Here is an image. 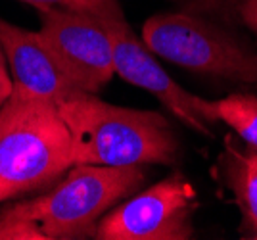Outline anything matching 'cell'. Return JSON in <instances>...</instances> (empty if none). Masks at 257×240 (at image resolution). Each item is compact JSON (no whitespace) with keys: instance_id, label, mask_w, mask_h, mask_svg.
I'll return each mask as SVG.
<instances>
[{"instance_id":"cell-1","label":"cell","mask_w":257,"mask_h":240,"mask_svg":"<svg viewBox=\"0 0 257 240\" xmlns=\"http://www.w3.org/2000/svg\"><path fill=\"white\" fill-rule=\"evenodd\" d=\"M73 139V165H173L179 141L158 111L121 108L81 94L56 106Z\"/></svg>"},{"instance_id":"cell-2","label":"cell","mask_w":257,"mask_h":240,"mask_svg":"<svg viewBox=\"0 0 257 240\" xmlns=\"http://www.w3.org/2000/svg\"><path fill=\"white\" fill-rule=\"evenodd\" d=\"M73 167V139L50 102L12 98L0 109V204L52 188Z\"/></svg>"},{"instance_id":"cell-3","label":"cell","mask_w":257,"mask_h":240,"mask_svg":"<svg viewBox=\"0 0 257 240\" xmlns=\"http://www.w3.org/2000/svg\"><path fill=\"white\" fill-rule=\"evenodd\" d=\"M146 181V165H73L56 185L12 206L33 219L46 240L94 238L98 221Z\"/></svg>"},{"instance_id":"cell-4","label":"cell","mask_w":257,"mask_h":240,"mask_svg":"<svg viewBox=\"0 0 257 240\" xmlns=\"http://www.w3.org/2000/svg\"><path fill=\"white\" fill-rule=\"evenodd\" d=\"M156 56L204 75L257 83V54L234 35L192 12L156 14L142 27Z\"/></svg>"},{"instance_id":"cell-5","label":"cell","mask_w":257,"mask_h":240,"mask_svg":"<svg viewBox=\"0 0 257 240\" xmlns=\"http://www.w3.org/2000/svg\"><path fill=\"white\" fill-rule=\"evenodd\" d=\"M196 209L194 186L181 173L169 175L127 202L111 207L98 221V240L192 238Z\"/></svg>"},{"instance_id":"cell-6","label":"cell","mask_w":257,"mask_h":240,"mask_svg":"<svg viewBox=\"0 0 257 240\" xmlns=\"http://www.w3.org/2000/svg\"><path fill=\"white\" fill-rule=\"evenodd\" d=\"M113 44V66L115 73L127 83L152 92L165 108L177 115L182 123L202 135H211L207 125L217 123L209 100L192 94L179 87L171 75L158 64L156 54L133 33L121 6L115 4L102 14H94Z\"/></svg>"},{"instance_id":"cell-7","label":"cell","mask_w":257,"mask_h":240,"mask_svg":"<svg viewBox=\"0 0 257 240\" xmlns=\"http://www.w3.org/2000/svg\"><path fill=\"white\" fill-rule=\"evenodd\" d=\"M39 33L50 46L65 73L83 92L96 94L115 73L113 44L94 14L58 6H35Z\"/></svg>"},{"instance_id":"cell-8","label":"cell","mask_w":257,"mask_h":240,"mask_svg":"<svg viewBox=\"0 0 257 240\" xmlns=\"http://www.w3.org/2000/svg\"><path fill=\"white\" fill-rule=\"evenodd\" d=\"M0 44L14 81V94L54 106L85 94L65 73L41 33L0 18Z\"/></svg>"},{"instance_id":"cell-9","label":"cell","mask_w":257,"mask_h":240,"mask_svg":"<svg viewBox=\"0 0 257 240\" xmlns=\"http://www.w3.org/2000/svg\"><path fill=\"white\" fill-rule=\"evenodd\" d=\"M225 175L228 185L232 188L236 202L242 209L246 225L257 236V152L251 150L242 154L232 146L226 148Z\"/></svg>"},{"instance_id":"cell-10","label":"cell","mask_w":257,"mask_h":240,"mask_svg":"<svg viewBox=\"0 0 257 240\" xmlns=\"http://www.w3.org/2000/svg\"><path fill=\"white\" fill-rule=\"evenodd\" d=\"M209 104L215 119L226 123L257 152V96L230 94L221 100H209Z\"/></svg>"},{"instance_id":"cell-11","label":"cell","mask_w":257,"mask_h":240,"mask_svg":"<svg viewBox=\"0 0 257 240\" xmlns=\"http://www.w3.org/2000/svg\"><path fill=\"white\" fill-rule=\"evenodd\" d=\"M22 2H27L31 6H58L86 14H102L117 4V0H22Z\"/></svg>"},{"instance_id":"cell-12","label":"cell","mask_w":257,"mask_h":240,"mask_svg":"<svg viewBox=\"0 0 257 240\" xmlns=\"http://www.w3.org/2000/svg\"><path fill=\"white\" fill-rule=\"evenodd\" d=\"M12 94H14V81H12L4 48L0 44V109L4 108V104L12 98Z\"/></svg>"},{"instance_id":"cell-13","label":"cell","mask_w":257,"mask_h":240,"mask_svg":"<svg viewBox=\"0 0 257 240\" xmlns=\"http://www.w3.org/2000/svg\"><path fill=\"white\" fill-rule=\"evenodd\" d=\"M240 18L251 31L257 33V0H242L240 4Z\"/></svg>"},{"instance_id":"cell-14","label":"cell","mask_w":257,"mask_h":240,"mask_svg":"<svg viewBox=\"0 0 257 240\" xmlns=\"http://www.w3.org/2000/svg\"><path fill=\"white\" fill-rule=\"evenodd\" d=\"M255 238H257V236H255Z\"/></svg>"}]
</instances>
